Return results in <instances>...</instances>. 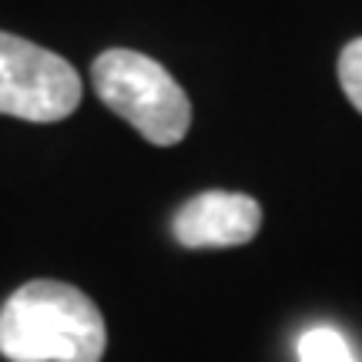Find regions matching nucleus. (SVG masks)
Wrapping results in <instances>:
<instances>
[{
    "label": "nucleus",
    "mask_w": 362,
    "mask_h": 362,
    "mask_svg": "<svg viewBox=\"0 0 362 362\" xmlns=\"http://www.w3.org/2000/svg\"><path fill=\"white\" fill-rule=\"evenodd\" d=\"M94 94L158 148L178 144L192 128V101L155 57L111 47L90 64Z\"/></svg>",
    "instance_id": "obj_2"
},
{
    "label": "nucleus",
    "mask_w": 362,
    "mask_h": 362,
    "mask_svg": "<svg viewBox=\"0 0 362 362\" xmlns=\"http://www.w3.org/2000/svg\"><path fill=\"white\" fill-rule=\"evenodd\" d=\"M298 362H356V356L332 325H315L298 339Z\"/></svg>",
    "instance_id": "obj_5"
},
{
    "label": "nucleus",
    "mask_w": 362,
    "mask_h": 362,
    "mask_svg": "<svg viewBox=\"0 0 362 362\" xmlns=\"http://www.w3.org/2000/svg\"><path fill=\"white\" fill-rule=\"evenodd\" d=\"M81 78L61 54L0 30V115L54 124L78 111Z\"/></svg>",
    "instance_id": "obj_3"
},
{
    "label": "nucleus",
    "mask_w": 362,
    "mask_h": 362,
    "mask_svg": "<svg viewBox=\"0 0 362 362\" xmlns=\"http://www.w3.org/2000/svg\"><path fill=\"white\" fill-rule=\"evenodd\" d=\"M262 228V208L242 192H202L175 211L171 235L185 248H232L252 242Z\"/></svg>",
    "instance_id": "obj_4"
},
{
    "label": "nucleus",
    "mask_w": 362,
    "mask_h": 362,
    "mask_svg": "<svg viewBox=\"0 0 362 362\" xmlns=\"http://www.w3.org/2000/svg\"><path fill=\"white\" fill-rule=\"evenodd\" d=\"M339 81H342V90L352 101V107L362 115V37L349 40L339 54Z\"/></svg>",
    "instance_id": "obj_6"
},
{
    "label": "nucleus",
    "mask_w": 362,
    "mask_h": 362,
    "mask_svg": "<svg viewBox=\"0 0 362 362\" xmlns=\"http://www.w3.org/2000/svg\"><path fill=\"white\" fill-rule=\"evenodd\" d=\"M104 349L101 309L67 282L34 279L0 309V356L11 362H101Z\"/></svg>",
    "instance_id": "obj_1"
}]
</instances>
